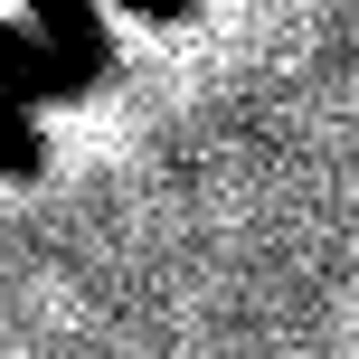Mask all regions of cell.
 <instances>
[{
    "label": "cell",
    "instance_id": "obj_1",
    "mask_svg": "<svg viewBox=\"0 0 359 359\" xmlns=\"http://www.w3.org/2000/svg\"><path fill=\"white\" fill-rule=\"evenodd\" d=\"M123 19H189V0H19V19H0V170H38L48 114L114 76Z\"/></svg>",
    "mask_w": 359,
    "mask_h": 359
}]
</instances>
